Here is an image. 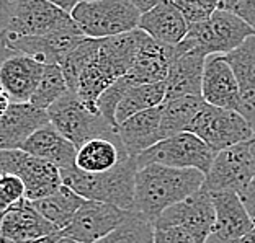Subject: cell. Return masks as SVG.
<instances>
[{
  "label": "cell",
  "mask_w": 255,
  "mask_h": 243,
  "mask_svg": "<svg viewBox=\"0 0 255 243\" xmlns=\"http://www.w3.org/2000/svg\"><path fill=\"white\" fill-rule=\"evenodd\" d=\"M216 152L208 147L200 137L191 132L167 137L146 152L137 155V168L146 165H162L170 168H191L206 175L211 168V163Z\"/></svg>",
  "instance_id": "obj_6"
},
{
  "label": "cell",
  "mask_w": 255,
  "mask_h": 243,
  "mask_svg": "<svg viewBox=\"0 0 255 243\" xmlns=\"http://www.w3.org/2000/svg\"><path fill=\"white\" fill-rule=\"evenodd\" d=\"M131 2L137 8L139 13L144 15V13H147L149 10H152L155 5H157L159 0H131Z\"/></svg>",
  "instance_id": "obj_39"
},
{
  "label": "cell",
  "mask_w": 255,
  "mask_h": 243,
  "mask_svg": "<svg viewBox=\"0 0 255 243\" xmlns=\"http://www.w3.org/2000/svg\"><path fill=\"white\" fill-rule=\"evenodd\" d=\"M85 36L77 26L67 28L44 36H28L5 39L7 48L15 54L28 56L43 66H59L66 57L85 41Z\"/></svg>",
  "instance_id": "obj_13"
},
{
  "label": "cell",
  "mask_w": 255,
  "mask_h": 243,
  "mask_svg": "<svg viewBox=\"0 0 255 243\" xmlns=\"http://www.w3.org/2000/svg\"><path fill=\"white\" fill-rule=\"evenodd\" d=\"M46 113L49 124L77 149L92 139H110L121 146L117 127L107 123L102 114L90 111L71 91L57 100Z\"/></svg>",
  "instance_id": "obj_4"
},
{
  "label": "cell",
  "mask_w": 255,
  "mask_h": 243,
  "mask_svg": "<svg viewBox=\"0 0 255 243\" xmlns=\"http://www.w3.org/2000/svg\"><path fill=\"white\" fill-rule=\"evenodd\" d=\"M13 15V0H0V36L5 34Z\"/></svg>",
  "instance_id": "obj_37"
},
{
  "label": "cell",
  "mask_w": 255,
  "mask_h": 243,
  "mask_svg": "<svg viewBox=\"0 0 255 243\" xmlns=\"http://www.w3.org/2000/svg\"><path fill=\"white\" fill-rule=\"evenodd\" d=\"M251 36H255V31L241 18L229 11L216 10L210 20L188 28L178 49L183 53L195 49L205 56H226L244 44Z\"/></svg>",
  "instance_id": "obj_5"
},
{
  "label": "cell",
  "mask_w": 255,
  "mask_h": 243,
  "mask_svg": "<svg viewBox=\"0 0 255 243\" xmlns=\"http://www.w3.org/2000/svg\"><path fill=\"white\" fill-rule=\"evenodd\" d=\"M57 243H75V242H72V240H69V239H66V237H62V239L57 242Z\"/></svg>",
  "instance_id": "obj_46"
},
{
  "label": "cell",
  "mask_w": 255,
  "mask_h": 243,
  "mask_svg": "<svg viewBox=\"0 0 255 243\" xmlns=\"http://www.w3.org/2000/svg\"><path fill=\"white\" fill-rule=\"evenodd\" d=\"M137 170L136 157H126L105 173L87 175L74 168L61 171V178L64 186L71 188L85 201L105 202L132 212Z\"/></svg>",
  "instance_id": "obj_2"
},
{
  "label": "cell",
  "mask_w": 255,
  "mask_h": 243,
  "mask_svg": "<svg viewBox=\"0 0 255 243\" xmlns=\"http://www.w3.org/2000/svg\"><path fill=\"white\" fill-rule=\"evenodd\" d=\"M137 30L162 46H178L188 33V25L173 0H159L157 5L141 15Z\"/></svg>",
  "instance_id": "obj_20"
},
{
  "label": "cell",
  "mask_w": 255,
  "mask_h": 243,
  "mask_svg": "<svg viewBox=\"0 0 255 243\" xmlns=\"http://www.w3.org/2000/svg\"><path fill=\"white\" fill-rule=\"evenodd\" d=\"M11 56H15V53H11V51L7 48V43H5L3 36H0V66Z\"/></svg>",
  "instance_id": "obj_41"
},
{
  "label": "cell",
  "mask_w": 255,
  "mask_h": 243,
  "mask_svg": "<svg viewBox=\"0 0 255 243\" xmlns=\"http://www.w3.org/2000/svg\"><path fill=\"white\" fill-rule=\"evenodd\" d=\"M218 10L229 11L255 31V0H221Z\"/></svg>",
  "instance_id": "obj_33"
},
{
  "label": "cell",
  "mask_w": 255,
  "mask_h": 243,
  "mask_svg": "<svg viewBox=\"0 0 255 243\" xmlns=\"http://www.w3.org/2000/svg\"><path fill=\"white\" fill-rule=\"evenodd\" d=\"M69 88H67L66 79H64L61 67L44 66L41 80H39L30 103L33 106L43 109V111H48V109L53 106L57 100H61Z\"/></svg>",
  "instance_id": "obj_28"
},
{
  "label": "cell",
  "mask_w": 255,
  "mask_h": 243,
  "mask_svg": "<svg viewBox=\"0 0 255 243\" xmlns=\"http://www.w3.org/2000/svg\"><path fill=\"white\" fill-rule=\"evenodd\" d=\"M214 207V227L206 243H231L254 229L241 196L236 193H210Z\"/></svg>",
  "instance_id": "obj_14"
},
{
  "label": "cell",
  "mask_w": 255,
  "mask_h": 243,
  "mask_svg": "<svg viewBox=\"0 0 255 243\" xmlns=\"http://www.w3.org/2000/svg\"><path fill=\"white\" fill-rule=\"evenodd\" d=\"M49 124L48 113L31 103H10L0 116V150H20L34 132Z\"/></svg>",
  "instance_id": "obj_16"
},
{
  "label": "cell",
  "mask_w": 255,
  "mask_h": 243,
  "mask_svg": "<svg viewBox=\"0 0 255 243\" xmlns=\"http://www.w3.org/2000/svg\"><path fill=\"white\" fill-rule=\"evenodd\" d=\"M44 66L28 56L15 54L0 66V85L10 103H30Z\"/></svg>",
  "instance_id": "obj_19"
},
{
  "label": "cell",
  "mask_w": 255,
  "mask_h": 243,
  "mask_svg": "<svg viewBox=\"0 0 255 243\" xmlns=\"http://www.w3.org/2000/svg\"><path fill=\"white\" fill-rule=\"evenodd\" d=\"M129 211H123L105 202L85 201L62 230V237L75 243H97L117 230L129 217Z\"/></svg>",
  "instance_id": "obj_10"
},
{
  "label": "cell",
  "mask_w": 255,
  "mask_h": 243,
  "mask_svg": "<svg viewBox=\"0 0 255 243\" xmlns=\"http://www.w3.org/2000/svg\"><path fill=\"white\" fill-rule=\"evenodd\" d=\"M252 181L249 142H246L216 154L210 171L205 175V183L201 189L208 193L226 191V193H236L241 196Z\"/></svg>",
  "instance_id": "obj_11"
},
{
  "label": "cell",
  "mask_w": 255,
  "mask_h": 243,
  "mask_svg": "<svg viewBox=\"0 0 255 243\" xmlns=\"http://www.w3.org/2000/svg\"><path fill=\"white\" fill-rule=\"evenodd\" d=\"M164 101H165V82L131 86L125 93V96L121 98L120 105L117 108L115 124L118 127L125 121L136 116L139 113L162 106Z\"/></svg>",
  "instance_id": "obj_27"
},
{
  "label": "cell",
  "mask_w": 255,
  "mask_h": 243,
  "mask_svg": "<svg viewBox=\"0 0 255 243\" xmlns=\"http://www.w3.org/2000/svg\"><path fill=\"white\" fill-rule=\"evenodd\" d=\"M160 119L162 106H157L136 114L117 127L120 144L126 157H137L162 141Z\"/></svg>",
  "instance_id": "obj_21"
},
{
  "label": "cell",
  "mask_w": 255,
  "mask_h": 243,
  "mask_svg": "<svg viewBox=\"0 0 255 243\" xmlns=\"http://www.w3.org/2000/svg\"><path fill=\"white\" fill-rule=\"evenodd\" d=\"M25 184L21 183L20 178L3 175L0 176V199L7 206H13L21 199H25Z\"/></svg>",
  "instance_id": "obj_34"
},
{
  "label": "cell",
  "mask_w": 255,
  "mask_h": 243,
  "mask_svg": "<svg viewBox=\"0 0 255 243\" xmlns=\"http://www.w3.org/2000/svg\"><path fill=\"white\" fill-rule=\"evenodd\" d=\"M205 175L191 168L146 165L136 173L134 211L154 224L169 207L198 193Z\"/></svg>",
  "instance_id": "obj_1"
},
{
  "label": "cell",
  "mask_w": 255,
  "mask_h": 243,
  "mask_svg": "<svg viewBox=\"0 0 255 243\" xmlns=\"http://www.w3.org/2000/svg\"><path fill=\"white\" fill-rule=\"evenodd\" d=\"M126 159L125 150L110 139H92L77 149L75 168L87 175L105 173Z\"/></svg>",
  "instance_id": "obj_24"
},
{
  "label": "cell",
  "mask_w": 255,
  "mask_h": 243,
  "mask_svg": "<svg viewBox=\"0 0 255 243\" xmlns=\"http://www.w3.org/2000/svg\"><path fill=\"white\" fill-rule=\"evenodd\" d=\"M134 85L136 83L126 75V77L118 79L112 86H108V88L100 95V98H98L97 111L100 113L102 116L107 119V123H110L113 127H117V124H115V113H117V108L120 105L121 98H123L126 91Z\"/></svg>",
  "instance_id": "obj_31"
},
{
  "label": "cell",
  "mask_w": 255,
  "mask_h": 243,
  "mask_svg": "<svg viewBox=\"0 0 255 243\" xmlns=\"http://www.w3.org/2000/svg\"><path fill=\"white\" fill-rule=\"evenodd\" d=\"M231 243H255V227L249 234H246L244 237H241L239 240H234Z\"/></svg>",
  "instance_id": "obj_44"
},
{
  "label": "cell",
  "mask_w": 255,
  "mask_h": 243,
  "mask_svg": "<svg viewBox=\"0 0 255 243\" xmlns=\"http://www.w3.org/2000/svg\"><path fill=\"white\" fill-rule=\"evenodd\" d=\"M11 175L25 184V199L39 201L62 186L61 171L44 160L31 157L23 150H0V176Z\"/></svg>",
  "instance_id": "obj_8"
},
{
  "label": "cell",
  "mask_w": 255,
  "mask_h": 243,
  "mask_svg": "<svg viewBox=\"0 0 255 243\" xmlns=\"http://www.w3.org/2000/svg\"><path fill=\"white\" fill-rule=\"evenodd\" d=\"M62 239V232H56L53 235L43 237V239L36 240H28V242H7V240H0V243H57Z\"/></svg>",
  "instance_id": "obj_38"
},
{
  "label": "cell",
  "mask_w": 255,
  "mask_h": 243,
  "mask_svg": "<svg viewBox=\"0 0 255 243\" xmlns=\"http://www.w3.org/2000/svg\"><path fill=\"white\" fill-rule=\"evenodd\" d=\"M97 243H154V227L141 214L131 212L117 230Z\"/></svg>",
  "instance_id": "obj_30"
},
{
  "label": "cell",
  "mask_w": 255,
  "mask_h": 243,
  "mask_svg": "<svg viewBox=\"0 0 255 243\" xmlns=\"http://www.w3.org/2000/svg\"><path fill=\"white\" fill-rule=\"evenodd\" d=\"M177 57L172 61L169 74L165 79V101L177 100L183 96H201V80L206 57L200 51H180L178 46Z\"/></svg>",
  "instance_id": "obj_18"
},
{
  "label": "cell",
  "mask_w": 255,
  "mask_h": 243,
  "mask_svg": "<svg viewBox=\"0 0 255 243\" xmlns=\"http://www.w3.org/2000/svg\"><path fill=\"white\" fill-rule=\"evenodd\" d=\"M31 202V201H30ZM85 202L77 193H74L71 188L62 186L53 193L51 196L39 201H33L31 204L48 222H51L57 230H62L67 227L69 222L72 221L75 212L80 209Z\"/></svg>",
  "instance_id": "obj_26"
},
{
  "label": "cell",
  "mask_w": 255,
  "mask_h": 243,
  "mask_svg": "<svg viewBox=\"0 0 255 243\" xmlns=\"http://www.w3.org/2000/svg\"><path fill=\"white\" fill-rule=\"evenodd\" d=\"M205 100L201 96H183L167 101L162 105L160 136L162 141L167 137L188 132L195 118L205 108Z\"/></svg>",
  "instance_id": "obj_25"
},
{
  "label": "cell",
  "mask_w": 255,
  "mask_h": 243,
  "mask_svg": "<svg viewBox=\"0 0 255 243\" xmlns=\"http://www.w3.org/2000/svg\"><path fill=\"white\" fill-rule=\"evenodd\" d=\"M177 57L175 46H162L149 36L144 39L142 48L134 61V66L128 74L136 85H150L165 82L170 64Z\"/></svg>",
  "instance_id": "obj_23"
},
{
  "label": "cell",
  "mask_w": 255,
  "mask_h": 243,
  "mask_svg": "<svg viewBox=\"0 0 255 243\" xmlns=\"http://www.w3.org/2000/svg\"><path fill=\"white\" fill-rule=\"evenodd\" d=\"M61 232L33 207L30 201L21 199L0 214V240L28 242Z\"/></svg>",
  "instance_id": "obj_17"
},
{
  "label": "cell",
  "mask_w": 255,
  "mask_h": 243,
  "mask_svg": "<svg viewBox=\"0 0 255 243\" xmlns=\"http://www.w3.org/2000/svg\"><path fill=\"white\" fill-rule=\"evenodd\" d=\"M8 105H10V98H8L7 93H5V90L2 88V85H0V116H2L5 111H7Z\"/></svg>",
  "instance_id": "obj_42"
},
{
  "label": "cell",
  "mask_w": 255,
  "mask_h": 243,
  "mask_svg": "<svg viewBox=\"0 0 255 243\" xmlns=\"http://www.w3.org/2000/svg\"><path fill=\"white\" fill-rule=\"evenodd\" d=\"M175 7L182 13L188 28L200 25V23L211 18V15L218 10V0H173Z\"/></svg>",
  "instance_id": "obj_32"
},
{
  "label": "cell",
  "mask_w": 255,
  "mask_h": 243,
  "mask_svg": "<svg viewBox=\"0 0 255 243\" xmlns=\"http://www.w3.org/2000/svg\"><path fill=\"white\" fill-rule=\"evenodd\" d=\"M249 157H251V168H252V178L255 181V137L249 141Z\"/></svg>",
  "instance_id": "obj_43"
},
{
  "label": "cell",
  "mask_w": 255,
  "mask_h": 243,
  "mask_svg": "<svg viewBox=\"0 0 255 243\" xmlns=\"http://www.w3.org/2000/svg\"><path fill=\"white\" fill-rule=\"evenodd\" d=\"M154 243H206L180 227L154 229Z\"/></svg>",
  "instance_id": "obj_35"
},
{
  "label": "cell",
  "mask_w": 255,
  "mask_h": 243,
  "mask_svg": "<svg viewBox=\"0 0 255 243\" xmlns=\"http://www.w3.org/2000/svg\"><path fill=\"white\" fill-rule=\"evenodd\" d=\"M188 132L200 137L216 154L239 144H246L255 137L252 126L237 111L210 105H205Z\"/></svg>",
  "instance_id": "obj_7"
},
{
  "label": "cell",
  "mask_w": 255,
  "mask_h": 243,
  "mask_svg": "<svg viewBox=\"0 0 255 243\" xmlns=\"http://www.w3.org/2000/svg\"><path fill=\"white\" fill-rule=\"evenodd\" d=\"M201 98L206 105L214 108L233 111L237 109L239 83L226 56L216 54L206 57L201 80Z\"/></svg>",
  "instance_id": "obj_15"
},
{
  "label": "cell",
  "mask_w": 255,
  "mask_h": 243,
  "mask_svg": "<svg viewBox=\"0 0 255 243\" xmlns=\"http://www.w3.org/2000/svg\"><path fill=\"white\" fill-rule=\"evenodd\" d=\"M51 2H53L57 8L62 10L64 13H67V15H71L74 11V8H75V5L79 3L77 0H51Z\"/></svg>",
  "instance_id": "obj_40"
},
{
  "label": "cell",
  "mask_w": 255,
  "mask_h": 243,
  "mask_svg": "<svg viewBox=\"0 0 255 243\" xmlns=\"http://www.w3.org/2000/svg\"><path fill=\"white\" fill-rule=\"evenodd\" d=\"M8 207H10V206H7V204H5V202H3L2 199H0V214H2V212H5V211H7V209H8Z\"/></svg>",
  "instance_id": "obj_45"
},
{
  "label": "cell",
  "mask_w": 255,
  "mask_h": 243,
  "mask_svg": "<svg viewBox=\"0 0 255 243\" xmlns=\"http://www.w3.org/2000/svg\"><path fill=\"white\" fill-rule=\"evenodd\" d=\"M241 201H242V204H244L249 217H251V221L255 227V181L249 184L244 193L241 194Z\"/></svg>",
  "instance_id": "obj_36"
},
{
  "label": "cell",
  "mask_w": 255,
  "mask_h": 243,
  "mask_svg": "<svg viewBox=\"0 0 255 243\" xmlns=\"http://www.w3.org/2000/svg\"><path fill=\"white\" fill-rule=\"evenodd\" d=\"M71 18L89 39H108L137 30L141 13L131 0H82Z\"/></svg>",
  "instance_id": "obj_3"
},
{
  "label": "cell",
  "mask_w": 255,
  "mask_h": 243,
  "mask_svg": "<svg viewBox=\"0 0 255 243\" xmlns=\"http://www.w3.org/2000/svg\"><path fill=\"white\" fill-rule=\"evenodd\" d=\"M226 59L239 83V93L255 90V36L246 39L244 44L226 54Z\"/></svg>",
  "instance_id": "obj_29"
},
{
  "label": "cell",
  "mask_w": 255,
  "mask_h": 243,
  "mask_svg": "<svg viewBox=\"0 0 255 243\" xmlns=\"http://www.w3.org/2000/svg\"><path fill=\"white\" fill-rule=\"evenodd\" d=\"M154 229L180 227L201 240H208L214 227V207L211 194L205 189L191 194L178 204L169 207L152 224Z\"/></svg>",
  "instance_id": "obj_12"
},
{
  "label": "cell",
  "mask_w": 255,
  "mask_h": 243,
  "mask_svg": "<svg viewBox=\"0 0 255 243\" xmlns=\"http://www.w3.org/2000/svg\"><path fill=\"white\" fill-rule=\"evenodd\" d=\"M77 26L71 15L48 0H13V15L3 39L44 36Z\"/></svg>",
  "instance_id": "obj_9"
},
{
  "label": "cell",
  "mask_w": 255,
  "mask_h": 243,
  "mask_svg": "<svg viewBox=\"0 0 255 243\" xmlns=\"http://www.w3.org/2000/svg\"><path fill=\"white\" fill-rule=\"evenodd\" d=\"M21 150L30 154L31 157H36L39 160H44L48 163L54 165L59 171L75 168L77 147L72 142H69L51 124L39 129L38 132H34L25 142Z\"/></svg>",
  "instance_id": "obj_22"
}]
</instances>
